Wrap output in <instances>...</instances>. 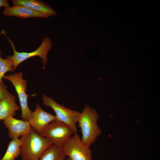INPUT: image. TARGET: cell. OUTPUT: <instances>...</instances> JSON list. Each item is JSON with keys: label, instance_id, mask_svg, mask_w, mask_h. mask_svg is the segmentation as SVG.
Masks as SVG:
<instances>
[{"label": "cell", "instance_id": "cell-3", "mask_svg": "<svg viewBox=\"0 0 160 160\" xmlns=\"http://www.w3.org/2000/svg\"><path fill=\"white\" fill-rule=\"evenodd\" d=\"M7 37V39L11 46L13 51L12 55H9L6 58L11 60L13 62V67L15 70L17 66L21 63L33 57H40L43 65H46L48 60L47 58L48 53L52 47V43L50 39L47 37L44 38L40 45L35 50L29 52H19L15 48L13 41Z\"/></svg>", "mask_w": 160, "mask_h": 160}, {"label": "cell", "instance_id": "cell-1", "mask_svg": "<svg viewBox=\"0 0 160 160\" xmlns=\"http://www.w3.org/2000/svg\"><path fill=\"white\" fill-rule=\"evenodd\" d=\"M20 155L22 160H38L43 152L53 143L40 135L31 127L21 137Z\"/></svg>", "mask_w": 160, "mask_h": 160}, {"label": "cell", "instance_id": "cell-7", "mask_svg": "<svg viewBox=\"0 0 160 160\" xmlns=\"http://www.w3.org/2000/svg\"><path fill=\"white\" fill-rule=\"evenodd\" d=\"M90 147L85 144L77 133L71 136L63 146L66 156L70 160H92Z\"/></svg>", "mask_w": 160, "mask_h": 160}, {"label": "cell", "instance_id": "cell-8", "mask_svg": "<svg viewBox=\"0 0 160 160\" xmlns=\"http://www.w3.org/2000/svg\"><path fill=\"white\" fill-rule=\"evenodd\" d=\"M56 119L55 116L44 111L37 104L35 110L32 112L28 121L38 134L48 124Z\"/></svg>", "mask_w": 160, "mask_h": 160}, {"label": "cell", "instance_id": "cell-9", "mask_svg": "<svg viewBox=\"0 0 160 160\" xmlns=\"http://www.w3.org/2000/svg\"><path fill=\"white\" fill-rule=\"evenodd\" d=\"M3 123L8 130L9 137L12 140L21 137L27 132L31 127L28 121L17 119L12 116L5 118Z\"/></svg>", "mask_w": 160, "mask_h": 160}, {"label": "cell", "instance_id": "cell-13", "mask_svg": "<svg viewBox=\"0 0 160 160\" xmlns=\"http://www.w3.org/2000/svg\"><path fill=\"white\" fill-rule=\"evenodd\" d=\"M66 156L63 147L53 144L43 152L38 160H65Z\"/></svg>", "mask_w": 160, "mask_h": 160}, {"label": "cell", "instance_id": "cell-19", "mask_svg": "<svg viewBox=\"0 0 160 160\" xmlns=\"http://www.w3.org/2000/svg\"><path fill=\"white\" fill-rule=\"evenodd\" d=\"M0 120H1V117L0 115Z\"/></svg>", "mask_w": 160, "mask_h": 160}, {"label": "cell", "instance_id": "cell-14", "mask_svg": "<svg viewBox=\"0 0 160 160\" xmlns=\"http://www.w3.org/2000/svg\"><path fill=\"white\" fill-rule=\"evenodd\" d=\"M22 142L19 138L12 139L9 143L7 150L1 160H15L20 155Z\"/></svg>", "mask_w": 160, "mask_h": 160}, {"label": "cell", "instance_id": "cell-16", "mask_svg": "<svg viewBox=\"0 0 160 160\" xmlns=\"http://www.w3.org/2000/svg\"><path fill=\"white\" fill-rule=\"evenodd\" d=\"M7 87L3 82L0 81V100L12 95L8 92Z\"/></svg>", "mask_w": 160, "mask_h": 160}, {"label": "cell", "instance_id": "cell-2", "mask_svg": "<svg viewBox=\"0 0 160 160\" xmlns=\"http://www.w3.org/2000/svg\"><path fill=\"white\" fill-rule=\"evenodd\" d=\"M98 117L96 110L87 104L78 121L82 134L81 140L89 147L95 141L101 132L97 124Z\"/></svg>", "mask_w": 160, "mask_h": 160}, {"label": "cell", "instance_id": "cell-4", "mask_svg": "<svg viewBox=\"0 0 160 160\" xmlns=\"http://www.w3.org/2000/svg\"><path fill=\"white\" fill-rule=\"evenodd\" d=\"M75 132L70 127L57 119L47 125L39 133L57 146L63 147Z\"/></svg>", "mask_w": 160, "mask_h": 160}, {"label": "cell", "instance_id": "cell-18", "mask_svg": "<svg viewBox=\"0 0 160 160\" xmlns=\"http://www.w3.org/2000/svg\"><path fill=\"white\" fill-rule=\"evenodd\" d=\"M65 160H70L69 158H68L67 159H65Z\"/></svg>", "mask_w": 160, "mask_h": 160}, {"label": "cell", "instance_id": "cell-5", "mask_svg": "<svg viewBox=\"0 0 160 160\" xmlns=\"http://www.w3.org/2000/svg\"><path fill=\"white\" fill-rule=\"evenodd\" d=\"M44 105L51 108L55 112L56 119L66 124L77 133L76 124L81 113L59 104L52 98L43 95Z\"/></svg>", "mask_w": 160, "mask_h": 160}, {"label": "cell", "instance_id": "cell-10", "mask_svg": "<svg viewBox=\"0 0 160 160\" xmlns=\"http://www.w3.org/2000/svg\"><path fill=\"white\" fill-rule=\"evenodd\" d=\"M3 15L7 17L14 16L21 18L38 17L46 18L49 16L44 13L22 6L13 5L5 8Z\"/></svg>", "mask_w": 160, "mask_h": 160}, {"label": "cell", "instance_id": "cell-6", "mask_svg": "<svg viewBox=\"0 0 160 160\" xmlns=\"http://www.w3.org/2000/svg\"><path fill=\"white\" fill-rule=\"evenodd\" d=\"M23 73L19 72L13 74L5 75L3 78L9 81L14 87L19 100L22 111V119L28 121L32 112L28 106V98L31 96H35L36 94L29 95L26 93L28 82L23 79Z\"/></svg>", "mask_w": 160, "mask_h": 160}, {"label": "cell", "instance_id": "cell-15", "mask_svg": "<svg viewBox=\"0 0 160 160\" xmlns=\"http://www.w3.org/2000/svg\"><path fill=\"white\" fill-rule=\"evenodd\" d=\"M1 51L0 50V81L3 82L2 79L6 73L8 71L13 72V62L10 59H4L1 57Z\"/></svg>", "mask_w": 160, "mask_h": 160}, {"label": "cell", "instance_id": "cell-11", "mask_svg": "<svg viewBox=\"0 0 160 160\" xmlns=\"http://www.w3.org/2000/svg\"><path fill=\"white\" fill-rule=\"evenodd\" d=\"M13 5L22 6L44 13L49 17L57 15V12L44 2L38 0H12Z\"/></svg>", "mask_w": 160, "mask_h": 160}, {"label": "cell", "instance_id": "cell-12", "mask_svg": "<svg viewBox=\"0 0 160 160\" xmlns=\"http://www.w3.org/2000/svg\"><path fill=\"white\" fill-rule=\"evenodd\" d=\"M16 98L12 95L0 100V115L1 120L10 116L14 117L20 107L15 102Z\"/></svg>", "mask_w": 160, "mask_h": 160}, {"label": "cell", "instance_id": "cell-17", "mask_svg": "<svg viewBox=\"0 0 160 160\" xmlns=\"http://www.w3.org/2000/svg\"><path fill=\"white\" fill-rule=\"evenodd\" d=\"M9 6V1L7 0H0V8L2 7L5 8Z\"/></svg>", "mask_w": 160, "mask_h": 160}]
</instances>
